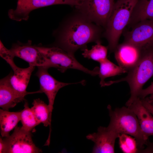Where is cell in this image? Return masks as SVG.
<instances>
[{"mask_svg":"<svg viewBox=\"0 0 153 153\" xmlns=\"http://www.w3.org/2000/svg\"><path fill=\"white\" fill-rule=\"evenodd\" d=\"M107 46L102 45L101 43H96L90 50L87 48L82 50L83 57L92 59L99 63L106 59L107 54Z\"/></svg>","mask_w":153,"mask_h":153,"instance_id":"obj_22","label":"cell"},{"mask_svg":"<svg viewBox=\"0 0 153 153\" xmlns=\"http://www.w3.org/2000/svg\"><path fill=\"white\" fill-rule=\"evenodd\" d=\"M103 28L75 9L64 18L54 31V46L74 55L78 50L87 48L89 43H101Z\"/></svg>","mask_w":153,"mask_h":153,"instance_id":"obj_1","label":"cell"},{"mask_svg":"<svg viewBox=\"0 0 153 153\" xmlns=\"http://www.w3.org/2000/svg\"><path fill=\"white\" fill-rule=\"evenodd\" d=\"M31 108L39 124L42 123L45 127L51 126L52 114L48 105L40 99L34 100Z\"/></svg>","mask_w":153,"mask_h":153,"instance_id":"obj_20","label":"cell"},{"mask_svg":"<svg viewBox=\"0 0 153 153\" xmlns=\"http://www.w3.org/2000/svg\"><path fill=\"white\" fill-rule=\"evenodd\" d=\"M118 138L120 148L123 153L141 152L134 138H133L128 135L123 134L119 135Z\"/></svg>","mask_w":153,"mask_h":153,"instance_id":"obj_23","label":"cell"},{"mask_svg":"<svg viewBox=\"0 0 153 153\" xmlns=\"http://www.w3.org/2000/svg\"><path fill=\"white\" fill-rule=\"evenodd\" d=\"M10 50L15 57L27 61L29 66L50 67L48 60L30 40L25 43L18 41L13 44Z\"/></svg>","mask_w":153,"mask_h":153,"instance_id":"obj_10","label":"cell"},{"mask_svg":"<svg viewBox=\"0 0 153 153\" xmlns=\"http://www.w3.org/2000/svg\"><path fill=\"white\" fill-rule=\"evenodd\" d=\"M148 95H153V82L147 88L141 90L139 93L138 97L141 99H143Z\"/></svg>","mask_w":153,"mask_h":153,"instance_id":"obj_25","label":"cell"},{"mask_svg":"<svg viewBox=\"0 0 153 153\" xmlns=\"http://www.w3.org/2000/svg\"><path fill=\"white\" fill-rule=\"evenodd\" d=\"M144 50L132 44L123 42L118 44L114 51L115 59L119 65L128 72L140 60Z\"/></svg>","mask_w":153,"mask_h":153,"instance_id":"obj_13","label":"cell"},{"mask_svg":"<svg viewBox=\"0 0 153 153\" xmlns=\"http://www.w3.org/2000/svg\"><path fill=\"white\" fill-rule=\"evenodd\" d=\"M128 107L136 115L142 132L145 139L148 140L149 136H153V116L139 97Z\"/></svg>","mask_w":153,"mask_h":153,"instance_id":"obj_15","label":"cell"},{"mask_svg":"<svg viewBox=\"0 0 153 153\" xmlns=\"http://www.w3.org/2000/svg\"><path fill=\"white\" fill-rule=\"evenodd\" d=\"M99 63L100 67L98 75L100 78V84L101 87L105 86V78L128 73L126 70L115 65L107 58Z\"/></svg>","mask_w":153,"mask_h":153,"instance_id":"obj_19","label":"cell"},{"mask_svg":"<svg viewBox=\"0 0 153 153\" xmlns=\"http://www.w3.org/2000/svg\"><path fill=\"white\" fill-rule=\"evenodd\" d=\"M124 35L123 42L132 44L143 50L153 47V20L141 21L132 26Z\"/></svg>","mask_w":153,"mask_h":153,"instance_id":"obj_9","label":"cell"},{"mask_svg":"<svg viewBox=\"0 0 153 153\" xmlns=\"http://www.w3.org/2000/svg\"><path fill=\"white\" fill-rule=\"evenodd\" d=\"M143 104L153 116V106L148 103L145 99H141Z\"/></svg>","mask_w":153,"mask_h":153,"instance_id":"obj_26","label":"cell"},{"mask_svg":"<svg viewBox=\"0 0 153 153\" xmlns=\"http://www.w3.org/2000/svg\"><path fill=\"white\" fill-rule=\"evenodd\" d=\"M145 20H153V0H139L128 24L132 26Z\"/></svg>","mask_w":153,"mask_h":153,"instance_id":"obj_17","label":"cell"},{"mask_svg":"<svg viewBox=\"0 0 153 153\" xmlns=\"http://www.w3.org/2000/svg\"><path fill=\"white\" fill-rule=\"evenodd\" d=\"M127 76L117 81H126L130 90L131 96L126 103L130 106L138 97L144 84L153 76V47L144 50L138 63L128 73Z\"/></svg>","mask_w":153,"mask_h":153,"instance_id":"obj_4","label":"cell"},{"mask_svg":"<svg viewBox=\"0 0 153 153\" xmlns=\"http://www.w3.org/2000/svg\"><path fill=\"white\" fill-rule=\"evenodd\" d=\"M139 0H116L103 33L107 47L114 52L120 36L128 24L134 8Z\"/></svg>","mask_w":153,"mask_h":153,"instance_id":"obj_2","label":"cell"},{"mask_svg":"<svg viewBox=\"0 0 153 153\" xmlns=\"http://www.w3.org/2000/svg\"><path fill=\"white\" fill-rule=\"evenodd\" d=\"M115 0H83L75 9L92 22L105 29Z\"/></svg>","mask_w":153,"mask_h":153,"instance_id":"obj_6","label":"cell"},{"mask_svg":"<svg viewBox=\"0 0 153 153\" xmlns=\"http://www.w3.org/2000/svg\"><path fill=\"white\" fill-rule=\"evenodd\" d=\"M21 112H9L0 109V126L1 136L5 137L10 135L9 133L17 126L20 121Z\"/></svg>","mask_w":153,"mask_h":153,"instance_id":"obj_18","label":"cell"},{"mask_svg":"<svg viewBox=\"0 0 153 153\" xmlns=\"http://www.w3.org/2000/svg\"><path fill=\"white\" fill-rule=\"evenodd\" d=\"M119 135L108 127L100 126L97 132L89 134L86 138L94 143L92 153H113L116 140Z\"/></svg>","mask_w":153,"mask_h":153,"instance_id":"obj_11","label":"cell"},{"mask_svg":"<svg viewBox=\"0 0 153 153\" xmlns=\"http://www.w3.org/2000/svg\"><path fill=\"white\" fill-rule=\"evenodd\" d=\"M35 67L29 66L26 68L18 67L11 73L10 78V84L13 88L18 93L25 95L37 93H42L40 90L29 92L26 91L31 74Z\"/></svg>","mask_w":153,"mask_h":153,"instance_id":"obj_16","label":"cell"},{"mask_svg":"<svg viewBox=\"0 0 153 153\" xmlns=\"http://www.w3.org/2000/svg\"><path fill=\"white\" fill-rule=\"evenodd\" d=\"M83 0H18L16 8L9 10L8 15L16 21H27L33 10L43 7L56 5H66L76 7Z\"/></svg>","mask_w":153,"mask_h":153,"instance_id":"obj_7","label":"cell"},{"mask_svg":"<svg viewBox=\"0 0 153 153\" xmlns=\"http://www.w3.org/2000/svg\"><path fill=\"white\" fill-rule=\"evenodd\" d=\"M2 137L0 138V153H4L6 146L5 143Z\"/></svg>","mask_w":153,"mask_h":153,"instance_id":"obj_27","label":"cell"},{"mask_svg":"<svg viewBox=\"0 0 153 153\" xmlns=\"http://www.w3.org/2000/svg\"><path fill=\"white\" fill-rule=\"evenodd\" d=\"M0 56L9 64L13 71L18 67L15 64L14 61V58L15 56L10 49H8L7 48L1 40Z\"/></svg>","mask_w":153,"mask_h":153,"instance_id":"obj_24","label":"cell"},{"mask_svg":"<svg viewBox=\"0 0 153 153\" xmlns=\"http://www.w3.org/2000/svg\"><path fill=\"white\" fill-rule=\"evenodd\" d=\"M110 118L108 127L119 134H126L132 136L136 141L138 146L142 151L144 145H148V140L145 138L141 129L137 116L128 107H123L112 110L107 107Z\"/></svg>","mask_w":153,"mask_h":153,"instance_id":"obj_3","label":"cell"},{"mask_svg":"<svg viewBox=\"0 0 153 153\" xmlns=\"http://www.w3.org/2000/svg\"><path fill=\"white\" fill-rule=\"evenodd\" d=\"M24 109L21 111V120L23 129L31 131L39 123L37 121L31 108H30L28 102L25 101Z\"/></svg>","mask_w":153,"mask_h":153,"instance_id":"obj_21","label":"cell"},{"mask_svg":"<svg viewBox=\"0 0 153 153\" xmlns=\"http://www.w3.org/2000/svg\"><path fill=\"white\" fill-rule=\"evenodd\" d=\"M48 69L45 67H38L35 75L39 80V90L44 93L47 97L48 105L52 114L55 98L59 90L65 86L75 83H65L57 80L48 73Z\"/></svg>","mask_w":153,"mask_h":153,"instance_id":"obj_12","label":"cell"},{"mask_svg":"<svg viewBox=\"0 0 153 153\" xmlns=\"http://www.w3.org/2000/svg\"><path fill=\"white\" fill-rule=\"evenodd\" d=\"M11 73L0 80V107L7 111L24 101L26 96L16 92L11 86L10 82Z\"/></svg>","mask_w":153,"mask_h":153,"instance_id":"obj_14","label":"cell"},{"mask_svg":"<svg viewBox=\"0 0 153 153\" xmlns=\"http://www.w3.org/2000/svg\"><path fill=\"white\" fill-rule=\"evenodd\" d=\"M36 47L48 60L50 67H54L62 73L67 69L79 70L93 76L98 75L99 68L89 70L81 64L76 59L74 55L68 53L59 47L44 46L35 45Z\"/></svg>","mask_w":153,"mask_h":153,"instance_id":"obj_5","label":"cell"},{"mask_svg":"<svg viewBox=\"0 0 153 153\" xmlns=\"http://www.w3.org/2000/svg\"><path fill=\"white\" fill-rule=\"evenodd\" d=\"M31 131L17 126L12 133L3 139L6 148L4 153H39L42 150L36 146Z\"/></svg>","mask_w":153,"mask_h":153,"instance_id":"obj_8","label":"cell"},{"mask_svg":"<svg viewBox=\"0 0 153 153\" xmlns=\"http://www.w3.org/2000/svg\"><path fill=\"white\" fill-rule=\"evenodd\" d=\"M144 99L148 103L153 106V95H150L149 97Z\"/></svg>","mask_w":153,"mask_h":153,"instance_id":"obj_28","label":"cell"}]
</instances>
